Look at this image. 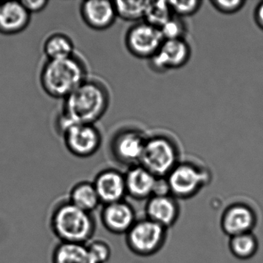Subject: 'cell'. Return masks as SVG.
Masks as SVG:
<instances>
[{"mask_svg": "<svg viewBox=\"0 0 263 263\" xmlns=\"http://www.w3.org/2000/svg\"><path fill=\"white\" fill-rule=\"evenodd\" d=\"M110 95L106 86L87 79L64 100L62 110L55 123L60 135L73 124H95L107 112Z\"/></svg>", "mask_w": 263, "mask_h": 263, "instance_id": "1", "label": "cell"}, {"mask_svg": "<svg viewBox=\"0 0 263 263\" xmlns=\"http://www.w3.org/2000/svg\"><path fill=\"white\" fill-rule=\"evenodd\" d=\"M49 228L59 242L87 244L95 236L97 221L93 213L75 206L67 197L52 206Z\"/></svg>", "mask_w": 263, "mask_h": 263, "instance_id": "2", "label": "cell"}, {"mask_svg": "<svg viewBox=\"0 0 263 263\" xmlns=\"http://www.w3.org/2000/svg\"><path fill=\"white\" fill-rule=\"evenodd\" d=\"M87 79L85 62L76 53L65 59L47 60L40 73L41 87L54 99H65Z\"/></svg>", "mask_w": 263, "mask_h": 263, "instance_id": "3", "label": "cell"}, {"mask_svg": "<svg viewBox=\"0 0 263 263\" xmlns=\"http://www.w3.org/2000/svg\"><path fill=\"white\" fill-rule=\"evenodd\" d=\"M210 171L191 161H180L165 179L167 190L178 200H187L196 196L210 184Z\"/></svg>", "mask_w": 263, "mask_h": 263, "instance_id": "4", "label": "cell"}, {"mask_svg": "<svg viewBox=\"0 0 263 263\" xmlns=\"http://www.w3.org/2000/svg\"><path fill=\"white\" fill-rule=\"evenodd\" d=\"M179 162V150L172 138L164 135L147 138L140 164L157 178H165Z\"/></svg>", "mask_w": 263, "mask_h": 263, "instance_id": "5", "label": "cell"}, {"mask_svg": "<svg viewBox=\"0 0 263 263\" xmlns=\"http://www.w3.org/2000/svg\"><path fill=\"white\" fill-rule=\"evenodd\" d=\"M167 230L148 218L137 220L124 235L126 245L129 250L138 256H152L165 245Z\"/></svg>", "mask_w": 263, "mask_h": 263, "instance_id": "6", "label": "cell"}, {"mask_svg": "<svg viewBox=\"0 0 263 263\" xmlns=\"http://www.w3.org/2000/svg\"><path fill=\"white\" fill-rule=\"evenodd\" d=\"M61 135L67 150L77 158L93 156L102 144V135L95 124H70Z\"/></svg>", "mask_w": 263, "mask_h": 263, "instance_id": "7", "label": "cell"}, {"mask_svg": "<svg viewBox=\"0 0 263 263\" xmlns=\"http://www.w3.org/2000/svg\"><path fill=\"white\" fill-rule=\"evenodd\" d=\"M147 138L138 129L119 130L110 141L112 157L117 162L129 167L140 164Z\"/></svg>", "mask_w": 263, "mask_h": 263, "instance_id": "8", "label": "cell"}, {"mask_svg": "<svg viewBox=\"0 0 263 263\" xmlns=\"http://www.w3.org/2000/svg\"><path fill=\"white\" fill-rule=\"evenodd\" d=\"M164 41L160 29L144 21L132 26L125 36L127 50L133 56L140 59H151Z\"/></svg>", "mask_w": 263, "mask_h": 263, "instance_id": "9", "label": "cell"}, {"mask_svg": "<svg viewBox=\"0 0 263 263\" xmlns=\"http://www.w3.org/2000/svg\"><path fill=\"white\" fill-rule=\"evenodd\" d=\"M127 195L133 199L148 200L157 194L169 193L164 178H158L141 164L128 167L124 173Z\"/></svg>", "mask_w": 263, "mask_h": 263, "instance_id": "10", "label": "cell"}, {"mask_svg": "<svg viewBox=\"0 0 263 263\" xmlns=\"http://www.w3.org/2000/svg\"><path fill=\"white\" fill-rule=\"evenodd\" d=\"M192 55L185 39L164 41L156 53L149 59V67L156 73H164L184 67Z\"/></svg>", "mask_w": 263, "mask_h": 263, "instance_id": "11", "label": "cell"}, {"mask_svg": "<svg viewBox=\"0 0 263 263\" xmlns=\"http://www.w3.org/2000/svg\"><path fill=\"white\" fill-rule=\"evenodd\" d=\"M258 221L256 212L248 204L235 202L229 204L221 214L220 226L224 235L230 237L252 232Z\"/></svg>", "mask_w": 263, "mask_h": 263, "instance_id": "12", "label": "cell"}, {"mask_svg": "<svg viewBox=\"0 0 263 263\" xmlns=\"http://www.w3.org/2000/svg\"><path fill=\"white\" fill-rule=\"evenodd\" d=\"M100 220L106 230L115 235H125L136 222V213L125 200L104 204Z\"/></svg>", "mask_w": 263, "mask_h": 263, "instance_id": "13", "label": "cell"}, {"mask_svg": "<svg viewBox=\"0 0 263 263\" xmlns=\"http://www.w3.org/2000/svg\"><path fill=\"white\" fill-rule=\"evenodd\" d=\"M181 214L178 200L170 193L157 194L147 200L145 218L168 229L176 224Z\"/></svg>", "mask_w": 263, "mask_h": 263, "instance_id": "14", "label": "cell"}, {"mask_svg": "<svg viewBox=\"0 0 263 263\" xmlns=\"http://www.w3.org/2000/svg\"><path fill=\"white\" fill-rule=\"evenodd\" d=\"M101 204L123 201L127 196L124 174L115 168H106L97 174L93 181Z\"/></svg>", "mask_w": 263, "mask_h": 263, "instance_id": "15", "label": "cell"}, {"mask_svg": "<svg viewBox=\"0 0 263 263\" xmlns=\"http://www.w3.org/2000/svg\"><path fill=\"white\" fill-rule=\"evenodd\" d=\"M80 14L87 27L98 31L110 28L118 18L115 4L106 0L83 1Z\"/></svg>", "mask_w": 263, "mask_h": 263, "instance_id": "16", "label": "cell"}, {"mask_svg": "<svg viewBox=\"0 0 263 263\" xmlns=\"http://www.w3.org/2000/svg\"><path fill=\"white\" fill-rule=\"evenodd\" d=\"M31 14L20 1L0 4V33L7 36L19 34L30 25Z\"/></svg>", "mask_w": 263, "mask_h": 263, "instance_id": "17", "label": "cell"}, {"mask_svg": "<svg viewBox=\"0 0 263 263\" xmlns=\"http://www.w3.org/2000/svg\"><path fill=\"white\" fill-rule=\"evenodd\" d=\"M51 263H98L86 244L58 242L51 254Z\"/></svg>", "mask_w": 263, "mask_h": 263, "instance_id": "18", "label": "cell"}, {"mask_svg": "<svg viewBox=\"0 0 263 263\" xmlns=\"http://www.w3.org/2000/svg\"><path fill=\"white\" fill-rule=\"evenodd\" d=\"M67 197L72 204L90 213H93L101 204L93 181L76 183L72 186Z\"/></svg>", "mask_w": 263, "mask_h": 263, "instance_id": "19", "label": "cell"}, {"mask_svg": "<svg viewBox=\"0 0 263 263\" xmlns=\"http://www.w3.org/2000/svg\"><path fill=\"white\" fill-rule=\"evenodd\" d=\"M43 50L49 61L65 59L75 54L73 41L63 33H55L49 36L44 41Z\"/></svg>", "mask_w": 263, "mask_h": 263, "instance_id": "20", "label": "cell"}, {"mask_svg": "<svg viewBox=\"0 0 263 263\" xmlns=\"http://www.w3.org/2000/svg\"><path fill=\"white\" fill-rule=\"evenodd\" d=\"M258 238L253 232L229 238V251L235 258L239 260H249L255 256L258 252Z\"/></svg>", "mask_w": 263, "mask_h": 263, "instance_id": "21", "label": "cell"}, {"mask_svg": "<svg viewBox=\"0 0 263 263\" xmlns=\"http://www.w3.org/2000/svg\"><path fill=\"white\" fill-rule=\"evenodd\" d=\"M149 0H127V1H115V10L117 16L123 21L135 22L144 20L146 9Z\"/></svg>", "mask_w": 263, "mask_h": 263, "instance_id": "22", "label": "cell"}, {"mask_svg": "<svg viewBox=\"0 0 263 263\" xmlns=\"http://www.w3.org/2000/svg\"><path fill=\"white\" fill-rule=\"evenodd\" d=\"M168 1L149 0L144 15V21L160 29L173 16Z\"/></svg>", "mask_w": 263, "mask_h": 263, "instance_id": "23", "label": "cell"}, {"mask_svg": "<svg viewBox=\"0 0 263 263\" xmlns=\"http://www.w3.org/2000/svg\"><path fill=\"white\" fill-rule=\"evenodd\" d=\"M164 41L184 39L187 28L182 18L173 16L160 28Z\"/></svg>", "mask_w": 263, "mask_h": 263, "instance_id": "24", "label": "cell"}, {"mask_svg": "<svg viewBox=\"0 0 263 263\" xmlns=\"http://www.w3.org/2000/svg\"><path fill=\"white\" fill-rule=\"evenodd\" d=\"M86 246L98 263H107L111 258V247L104 239L93 238Z\"/></svg>", "mask_w": 263, "mask_h": 263, "instance_id": "25", "label": "cell"}, {"mask_svg": "<svg viewBox=\"0 0 263 263\" xmlns=\"http://www.w3.org/2000/svg\"><path fill=\"white\" fill-rule=\"evenodd\" d=\"M174 16L183 18L193 16L197 13L202 5V1L198 0H189V1H168Z\"/></svg>", "mask_w": 263, "mask_h": 263, "instance_id": "26", "label": "cell"}, {"mask_svg": "<svg viewBox=\"0 0 263 263\" xmlns=\"http://www.w3.org/2000/svg\"><path fill=\"white\" fill-rule=\"evenodd\" d=\"M212 7L223 14H234L241 10L246 1L242 0H212Z\"/></svg>", "mask_w": 263, "mask_h": 263, "instance_id": "27", "label": "cell"}, {"mask_svg": "<svg viewBox=\"0 0 263 263\" xmlns=\"http://www.w3.org/2000/svg\"><path fill=\"white\" fill-rule=\"evenodd\" d=\"M21 2L31 15L44 11L49 4L47 0H24Z\"/></svg>", "mask_w": 263, "mask_h": 263, "instance_id": "28", "label": "cell"}, {"mask_svg": "<svg viewBox=\"0 0 263 263\" xmlns=\"http://www.w3.org/2000/svg\"><path fill=\"white\" fill-rule=\"evenodd\" d=\"M255 19L257 24L263 30V3L260 4L255 10Z\"/></svg>", "mask_w": 263, "mask_h": 263, "instance_id": "29", "label": "cell"}, {"mask_svg": "<svg viewBox=\"0 0 263 263\" xmlns=\"http://www.w3.org/2000/svg\"><path fill=\"white\" fill-rule=\"evenodd\" d=\"M0 4H1V2H0Z\"/></svg>", "mask_w": 263, "mask_h": 263, "instance_id": "30", "label": "cell"}]
</instances>
